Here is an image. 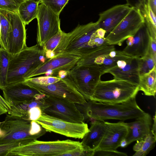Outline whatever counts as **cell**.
<instances>
[{
    "label": "cell",
    "instance_id": "52a82bcc",
    "mask_svg": "<svg viewBox=\"0 0 156 156\" xmlns=\"http://www.w3.org/2000/svg\"><path fill=\"white\" fill-rule=\"evenodd\" d=\"M31 120L9 114L0 123V144L25 140L30 142L46 133L44 129L40 133L30 134Z\"/></svg>",
    "mask_w": 156,
    "mask_h": 156
},
{
    "label": "cell",
    "instance_id": "e575fe53",
    "mask_svg": "<svg viewBox=\"0 0 156 156\" xmlns=\"http://www.w3.org/2000/svg\"><path fill=\"white\" fill-rule=\"evenodd\" d=\"M94 151L86 150L83 146L71 151L63 153L60 156H94Z\"/></svg>",
    "mask_w": 156,
    "mask_h": 156
},
{
    "label": "cell",
    "instance_id": "603a6c76",
    "mask_svg": "<svg viewBox=\"0 0 156 156\" xmlns=\"http://www.w3.org/2000/svg\"><path fill=\"white\" fill-rule=\"evenodd\" d=\"M156 67L149 73L140 76L139 90L147 96L155 97L156 92Z\"/></svg>",
    "mask_w": 156,
    "mask_h": 156
},
{
    "label": "cell",
    "instance_id": "5bb4252c",
    "mask_svg": "<svg viewBox=\"0 0 156 156\" xmlns=\"http://www.w3.org/2000/svg\"><path fill=\"white\" fill-rule=\"evenodd\" d=\"M5 100L11 105L44 98L45 95L23 82L8 85L2 90Z\"/></svg>",
    "mask_w": 156,
    "mask_h": 156
},
{
    "label": "cell",
    "instance_id": "ee69618b",
    "mask_svg": "<svg viewBox=\"0 0 156 156\" xmlns=\"http://www.w3.org/2000/svg\"><path fill=\"white\" fill-rule=\"evenodd\" d=\"M153 118L154 123L151 128V131L153 134V135L156 136V113H155V115L154 116Z\"/></svg>",
    "mask_w": 156,
    "mask_h": 156
},
{
    "label": "cell",
    "instance_id": "4fadbf2b",
    "mask_svg": "<svg viewBox=\"0 0 156 156\" xmlns=\"http://www.w3.org/2000/svg\"><path fill=\"white\" fill-rule=\"evenodd\" d=\"M59 16L43 4L39 3L36 18L37 44L42 47L49 39L61 30Z\"/></svg>",
    "mask_w": 156,
    "mask_h": 156
},
{
    "label": "cell",
    "instance_id": "484cf974",
    "mask_svg": "<svg viewBox=\"0 0 156 156\" xmlns=\"http://www.w3.org/2000/svg\"><path fill=\"white\" fill-rule=\"evenodd\" d=\"M148 30L151 37L156 40V16L151 9L147 0L145 4L140 9Z\"/></svg>",
    "mask_w": 156,
    "mask_h": 156
},
{
    "label": "cell",
    "instance_id": "f1b7e54d",
    "mask_svg": "<svg viewBox=\"0 0 156 156\" xmlns=\"http://www.w3.org/2000/svg\"><path fill=\"white\" fill-rule=\"evenodd\" d=\"M140 76L148 73L156 66V61L149 53L144 56L138 58Z\"/></svg>",
    "mask_w": 156,
    "mask_h": 156
},
{
    "label": "cell",
    "instance_id": "ba28073f",
    "mask_svg": "<svg viewBox=\"0 0 156 156\" xmlns=\"http://www.w3.org/2000/svg\"><path fill=\"white\" fill-rule=\"evenodd\" d=\"M23 82L45 96L63 99L76 104H83L87 102L66 76L47 86L34 83L25 80Z\"/></svg>",
    "mask_w": 156,
    "mask_h": 156
},
{
    "label": "cell",
    "instance_id": "4316f807",
    "mask_svg": "<svg viewBox=\"0 0 156 156\" xmlns=\"http://www.w3.org/2000/svg\"><path fill=\"white\" fill-rule=\"evenodd\" d=\"M11 55L8 51L0 47V89L7 85V77Z\"/></svg>",
    "mask_w": 156,
    "mask_h": 156
},
{
    "label": "cell",
    "instance_id": "9a60e30c",
    "mask_svg": "<svg viewBox=\"0 0 156 156\" xmlns=\"http://www.w3.org/2000/svg\"><path fill=\"white\" fill-rule=\"evenodd\" d=\"M9 15L11 27L7 39V51L13 55L27 46L26 30L17 12H9Z\"/></svg>",
    "mask_w": 156,
    "mask_h": 156
},
{
    "label": "cell",
    "instance_id": "cb8c5ba5",
    "mask_svg": "<svg viewBox=\"0 0 156 156\" xmlns=\"http://www.w3.org/2000/svg\"><path fill=\"white\" fill-rule=\"evenodd\" d=\"M8 114L18 116L25 119L27 112L30 108L36 106L40 107L42 110L46 106L44 98L34 99L30 101L15 105H11Z\"/></svg>",
    "mask_w": 156,
    "mask_h": 156
},
{
    "label": "cell",
    "instance_id": "e0dca14e",
    "mask_svg": "<svg viewBox=\"0 0 156 156\" xmlns=\"http://www.w3.org/2000/svg\"><path fill=\"white\" fill-rule=\"evenodd\" d=\"M105 73H110L115 79L138 85L140 78L138 58L130 57L118 60L116 65L107 70Z\"/></svg>",
    "mask_w": 156,
    "mask_h": 156
},
{
    "label": "cell",
    "instance_id": "3957f363",
    "mask_svg": "<svg viewBox=\"0 0 156 156\" xmlns=\"http://www.w3.org/2000/svg\"><path fill=\"white\" fill-rule=\"evenodd\" d=\"M48 59L45 51L37 44L27 46L11 55L7 75V85L23 82L30 73Z\"/></svg>",
    "mask_w": 156,
    "mask_h": 156
},
{
    "label": "cell",
    "instance_id": "30bf717a",
    "mask_svg": "<svg viewBox=\"0 0 156 156\" xmlns=\"http://www.w3.org/2000/svg\"><path fill=\"white\" fill-rule=\"evenodd\" d=\"M35 121L46 132H53L76 139H82L89 130L87 124L84 122H69L43 113Z\"/></svg>",
    "mask_w": 156,
    "mask_h": 156
},
{
    "label": "cell",
    "instance_id": "1f68e13d",
    "mask_svg": "<svg viewBox=\"0 0 156 156\" xmlns=\"http://www.w3.org/2000/svg\"><path fill=\"white\" fill-rule=\"evenodd\" d=\"M61 79L59 77L46 76L32 77L25 80L34 83L41 85L47 86L55 83L59 80Z\"/></svg>",
    "mask_w": 156,
    "mask_h": 156
},
{
    "label": "cell",
    "instance_id": "8992f818",
    "mask_svg": "<svg viewBox=\"0 0 156 156\" xmlns=\"http://www.w3.org/2000/svg\"><path fill=\"white\" fill-rule=\"evenodd\" d=\"M103 74L102 70L98 66L76 64L66 76L87 101L90 100Z\"/></svg>",
    "mask_w": 156,
    "mask_h": 156
},
{
    "label": "cell",
    "instance_id": "74e56055",
    "mask_svg": "<svg viewBox=\"0 0 156 156\" xmlns=\"http://www.w3.org/2000/svg\"><path fill=\"white\" fill-rule=\"evenodd\" d=\"M11 108L10 104L0 94V115L7 113Z\"/></svg>",
    "mask_w": 156,
    "mask_h": 156
},
{
    "label": "cell",
    "instance_id": "ab89813d",
    "mask_svg": "<svg viewBox=\"0 0 156 156\" xmlns=\"http://www.w3.org/2000/svg\"><path fill=\"white\" fill-rule=\"evenodd\" d=\"M147 52L150 54L156 61V40L151 37Z\"/></svg>",
    "mask_w": 156,
    "mask_h": 156
},
{
    "label": "cell",
    "instance_id": "83f0119b",
    "mask_svg": "<svg viewBox=\"0 0 156 156\" xmlns=\"http://www.w3.org/2000/svg\"><path fill=\"white\" fill-rule=\"evenodd\" d=\"M65 33L61 30L49 39L42 47L45 52L46 56L48 59L54 57L53 52L58 44Z\"/></svg>",
    "mask_w": 156,
    "mask_h": 156
},
{
    "label": "cell",
    "instance_id": "7a4b0ae2",
    "mask_svg": "<svg viewBox=\"0 0 156 156\" xmlns=\"http://www.w3.org/2000/svg\"><path fill=\"white\" fill-rule=\"evenodd\" d=\"M98 28L97 22L78 25L71 32L65 33L53 52L54 57L62 53L67 52L81 57L101 47L96 37V31Z\"/></svg>",
    "mask_w": 156,
    "mask_h": 156
},
{
    "label": "cell",
    "instance_id": "5b68a950",
    "mask_svg": "<svg viewBox=\"0 0 156 156\" xmlns=\"http://www.w3.org/2000/svg\"><path fill=\"white\" fill-rule=\"evenodd\" d=\"M82 147L81 142L70 140L48 141L36 140L11 149L6 156H60Z\"/></svg>",
    "mask_w": 156,
    "mask_h": 156
},
{
    "label": "cell",
    "instance_id": "7bdbcfd3",
    "mask_svg": "<svg viewBox=\"0 0 156 156\" xmlns=\"http://www.w3.org/2000/svg\"><path fill=\"white\" fill-rule=\"evenodd\" d=\"M106 33V32L105 30L101 28H99L96 31V36L104 38Z\"/></svg>",
    "mask_w": 156,
    "mask_h": 156
},
{
    "label": "cell",
    "instance_id": "60d3db41",
    "mask_svg": "<svg viewBox=\"0 0 156 156\" xmlns=\"http://www.w3.org/2000/svg\"><path fill=\"white\" fill-rule=\"evenodd\" d=\"M137 143L135 144L133 147V150L136 152L139 151L142 147L144 140H137Z\"/></svg>",
    "mask_w": 156,
    "mask_h": 156
},
{
    "label": "cell",
    "instance_id": "2e32d148",
    "mask_svg": "<svg viewBox=\"0 0 156 156\" xmlns=\"http://www.w3.org/2000/svg\"><path fill=\"white\" fill-rule=\"evenodd\" d=\"M151 37L145 23L135 34L127 38V45L122 51L133 58H139L147 53Z\"/></svg>",
    "mask_w": 156,
    "mask_h": 156
},
{
    "label": "cell",
    "instance_id": "d6a6232c",
    "mask_svg": "<svg viewBox=\"0 0 156 156\" xmlns=\"http://www.w3.org/2000/svg\"><path fill=\"white\" fill-rule=\"evenodd\" d=\"M25 0H0V9L17 12L19 6Z\"/></svg>",
    "mask_w": 156,
    "mask_h": 156
},
{
    "label": "cell",
    "instance_id": "836d02e7",
    "mask_svg": "<svg viewBox=\"0 0 156 156\" xmlns=\"http://www.w3.org/2000/svg\"><path fill=\"white\" fill-rule=\"evenodd\" d=\"M29 143L30 142L28 141L23 140L11 143L0 144V156H6L8 153L11 149Z\"/></svg>",
    "mask_w": 156,
    "mask_h": 156
},
{
    "label": "cell",
    "instance_id": "ac0fdd59",
    "mask_svg": "<svg viewBox=\"0 0 156 156\" xmlns=\"http://www.w3.org/2000/svg\"><path fill=\"white\" fill-rule=\"evenodd\" d=\"M105 122L106 131L97 149L116 150L119 147L121 141L125 138L128 134L126 123L123 122L111 123L105 121Z\"/></svg>",
    "mask_w": 156,
    "mask_h": 156
},
{
    "label": "cell",
    "instance_id": "ffe728a7",
    "mask_svg": "<svg viewBox=\"0 0 156 156\" xmlns=\"http://www.w3.org/2000/svg\"><path fill=\"white\" fill-rule=\"evenodd\" d=\"M152 123L151 115L146 112L134 121L126 123L128 133L125 138L128 145L133 141L144 140L151 131Z\"/></svg>",
    "mask_w": 156,
    "mask_h": 156
},
{
    "label": "cell",
    "instance_id": "6da1fadb",
    "mask_svg": "<svg viewBox=\"0 0 156 156\" xmlns=\"http://www.w3.org/2000/svg\"><path fill=\"white\" fill-rule=\"evenodd\" d=\"M83 114L84 119L101 121L108 119L125 121L142 116L146 113L137 105L136 97L118 104H109L89 100L83 104H76Z\"/></svg>",
    "mask_w": 156,
    "mask_h": 156
},
{
    "label": "cell",
    "instance_id": "7c38bea8",
    "mask_svg": "<svg viewBox=\"0 0 156 156\" xmlns=\"http://www.w3.org/2000/svg\"><path fill=\"white\" fill-rule=\"evenodd\" d=\"M44 99L46 106L42 110V113L69 122H84L83 115L75 103L51 96H45Z\"/></svg>",
    "mask_w": 156,
    "mask_h": 156
},
{
    "label": "cell",
    "instance_id": "d4e9b609",
    "mask_svg": "<svg viewBox=\"0 0 156 156\" xmlns=\"http://www.w3.org/2000/svg\"><path fill=\"white\" fill-rule=\"evenodd\" d=\"M0 45L7 50V39L11 24L9 12L0 9Z\"/></svg>",
    "mask_w": 156,
    "mask_h": 156
},
{
    "label": "cell",
    "instance_id": "b9f144b4",
    "mask_svg": "<svg viewBox=\"0 0 156 156\" xmlns=\"http://www.w3.org/2000/svg\"><path fill=\"white\" fill-rule=\"evenodd\" d=\"M149 5L154 13L156 14V0H148Z\"/></svg>",
    "mask_w": 156,
    "mask_h": 156
},
{
    "label": "cell",
    "instance_id": "44dd1931",
    "mask_svg": "<svg viewBox=\"0 0 156 156\" xmlns=\"http://www.w3.org/2000/svg\"><path fill=\"white\" fill-rule=\"evenodd\" d=\"M89 131L83 138L81 142L85 149L95 151L98 148L106 131L104 121L94 120L91 121Z\"/></svg>",
    "mask_w": 156,
    "mask_h": 156
},
{
    "label": "cell",
    "instance_id": "f546056e",
    "mask_svg": "<svg viewBox=\"0 0 156 156\" xmlns=\"http://www.w3.org/2000/svg\"><path fill=\"white\" fill-rule=\"evenodd\" d=\"M144 140L141 149L136 152L133 156H146L154 148L156 141V136L153 135L151 130Z\"/></svg>",
    "mask_w": 156,
    "mask_h": 156
},
{
    "label": "cell",
    "instance_id": "d590c367",
    "mask_svg": "<svg viewBox=\"0 0 156 156\" xmlns=\"http://www.w3.org/2000/svg\"><path fill=\"white\" fill-rule=\"evenodd\" d=\"M42 113V110L40 107H33L28 111L25 119L35 121L39 118Z\"/></svg>",
    "mask_w": 156,
    "mask_h": 156
},
{
    "label": "cell",
    "instance_id": "c3c4849f",
    "mask_svg": "<svg viewBox=\"0 0 156 156\" xmlns=\"http://www.w3.org/2000/svg\"><path fill=\"white\" fill-rule=\"evenodd\" d=\"M37 1L39 2V0H37Z\"/></svg>",
    "mask_w": 156,
    "mask_h": 156
},
{
    "label": "cell",
    "instance_id": "bcb514c9",
    "mask_svg": "<svg viewBox=\"0 0 156 156\" xmlns=\"http://www.w3.org/2000/svg\"><path fill=\"white\" fill-rule=\"evenodd\" d=\"M34 0L38 2V1L37 0Z\"/></svg>",
    "mask_w": 156,
    "mask_h": 156
},
{
    "label": "cell",
    "instance_id": "8d00e7d4",
    "mask_svg": "<svg viewBox=\"0 0 156 156\" xmlns=\"http://www.w3.org/2000/svg\"><path fill=\"white\" fill-rule=\"evenodd\" d=\"M94 156H126L127 154L116 150L97 149L94 152Z\"/></svg>",
    "mask_w": 156,
    "mask_h": 156
},
{
    "label": "cell",
    "instance_id": "681fc988",
    "mask_svg": "<svg viewBox=\"0 0 156 156\" xmlns=\"http://www.w3.org/2000/svg\"><path fill=\"white\" fill-rule=\"evenodd\" d=\"M1 122H0V123Z\"/></svg>",
    "mask_w": 156,
    "mask_h": 156
},
{
    "label": "cell",
    "instance_id": "9c48e42d",
    "mask_svg": "<svg viewBox=\"0 0 156 156\" xmlns=\"http://www.w3.org/2000/svg\"><path fill=\"white\" fill-rule=\"evenodd\" d=\"M80 58L79 55L69 53L58 54L48 59L31 72L26 79L44 74L63 78L66 76L68 72L76 64Z\"/></svg>",
    "mask_w": 156,
    "mask_h": 156
},
{
    "label": "cell",
    "instance_id": "4dcf8cb0",
    "mask_svg": "<svg viewBox=\"0 0 156 156\" xmlns=\"http://www.w3.org/2000/svg\"><path fill=\"white\" fill-rule=\"evenodd\" d=\"M69 0H39L41 3L59 15Z\"/></svg>",
    "mask_w": 156,
    "mask_h": 156
},
{
    "label": "cell",
    "instance_id": "7dc6e473",
    "mask_svg": "<svg viewBox=\"0 0 156 156\" xmlns=\"http://www.w3.org/2000/svg\"><path fill=\"white\" fill-rule=\"evenodd\" d=\"M0 29H1V27H0Z\"/></svg>",
    "mask_w": 156,
    "mask_h": 156
},
{
    "label": "cell",
    "instance_id": "f35d334b",
    "mask_svg": "<svg viewBox=\"0 0 156 156\" xmlns=\"http://www.w3.org/2000/svg\"><path fill=\"white\" fill-rule=\"evenodd\" d=\"M126 4L132 8L140 9L146 3L147 0H126Z\"/></svg>",
    "mask_w": 156,
    "mask_h": 156
},
{
    "label": "cell",
    "instance_id": "d6986e66",
    "mask_svg": "<svg viewBox=\"0 0 156 156\" xmlns=\"http://www.w3.org/2000/svg\"><path fill=\"white\" fill-rule=\"evenodd\" d=\"M132 8L127 4L114 6L99 14L97 21L99 28L106 33L113 30L126 17Z\"/></svg>",
    "mask_w": 156,
    "mask_h": 156
},
{
    "label": "cell",
    "instance_id": "7402d4cb",
    "mask_svg": "<svg viewBox=\"0 0 156 156\" xmlns=\"http://www.w3.org/2000/svg\"><path fill=\"white\" fill-rule=\"evenodd\" d=\"M39 4L34 0H25L20 5L17 13L25 25L37 18Z\"/></svg>",
    "mask_w": 156,
    "mask_h": 156
},
{
    "label": "cell",
    "instance_id": "277c9868",
    "mask_svg": "<svg viewBox=\"0 0 156 156\" xmlns=\"http://www.w3.org/2000/svg\"><path fill=\"white\" fill-rule=\"evenodd\" d=\"M140 91L138 85L114 78L101 80L97 85L90 100L109 104H118L136 97Z\"/></svg>",
    "mask_w": 156,
    "mask_h": 156
},
{
    "label": "cell",
    "instance_id": "f6af8a7d",
    "mask_svg": "<svg viewBox=\"0 0 156 156\" xmlns=\"http://www.w3.org/2000/svg\"><path fill=\"white\" fill-rule=\"evenodd\" d=\"M128 145V143L126 138L123 139L120 142L119 147H125Z\"/></svg>",
    "mask_w": 156,
    "mask_h": 156
},
{
    "label": "cell",
    "instance_id": "8fae6325",
    "mask_svg": "<svg viewBox=\"0 0 156 156\" xmlns=\"http://www.w3.org/2000/svg\"><path fill=\"white\" fill-rule=\"evenodd\" d=\"M144 23L140 9L132 8L126 17L105 38L109 44L120 45L128 37L133 36Z\"/></svg>",
    "mask_w": 156,
    "mask_h": 156
}]
</instances>
